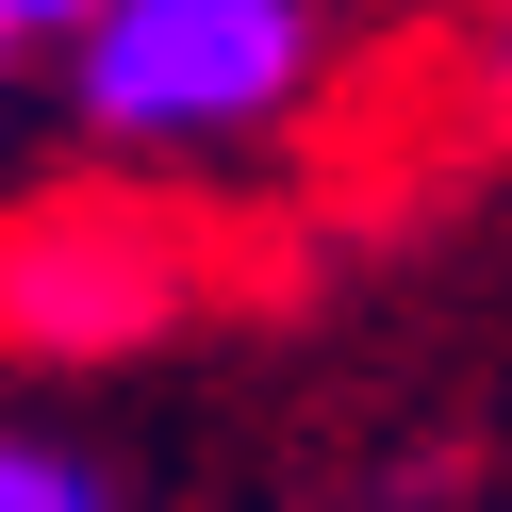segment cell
Returning <instances> with one entry per match:
<instances>
[{
    "instance_id": "2",
    "label": "cell",
    "mask_w": 512,
    "mask_h": 512,
    "mask_svg": "<svg viewBox=\"0 0 512 512\" xmlns=\"http://www.w3.org/2000/svg\"><path fill=\"white\" fill-rule=\"evenodd\" d=\"M166 314H182L166 215H133V199H34V215H0V347L100 364V347L166 331Z\"/></svg>"
},
{
    "instance_id": "6",
    "label": "cell",
    "mask_w": 512,
    "mask_h": 512,
    "mask_svg": "<svg viewBox=\"0 0 512 512\" xmlns=\"http://www.w3.org/2000/svg\"><path fill=\"white\" fill-rule=\"evenodd\" d=\"M496 50H512V34H496Z\"/></svg>"
},
{
    "instance_id": "5",
    "label": "cell",
    "mask_w": 512,
    "mask_h": 512,
    "mask_svg": "<svg viewBox=\"0 0 512 512\" xmlns=\"http://www.w3.org/2000/svg\"><path fill=\"white\" fill-rule=\"evenodd\" d=\"M0 67H17V17H0Z\"/></svg>"
},
{
    "instance_id": "4",
    "label": "cell",
    "mask_w": 512,
    "mask_h": 512,
    "mask_svg": "<svg viewBox=\"0 0 512 512\" xmlns=\"http://www.w3.org/2000/svg\"><path fill=\"white\" fill-rule=\"evenodd\" d=\"M0 17H17V50H83L116 0H0Z\"/></svg>"
},
{
    "instance_id": "1",
    "label": "cell",
    "mask_w": 512,
    "mask_h": 512,
    "mask_svg": "<svg viewBox=\"0 0 512 512\" xmlns=\"http://www.w3.org/2000/svg\"><path fill=\"white\" fill-rule=\"evenodd\" d=\"M314 50V0H116L67 50V100L100 149H248L314 100Z\"/></svg>"
},
{
    "instance_id": "3",
    "label": "cell",
    "mask_w": 512,
    "mask_h": 512,
    "mask_svg": "<svg viewBox=\"0 0 512 512\" xmlns=\"http://www.w3.org/2000/svg\"><path fill=\"white\" fill-rule=\"evenodd\" d=\"M0 512H116V479L50 430H0Z\"/></svg>"
}]
</instances>
